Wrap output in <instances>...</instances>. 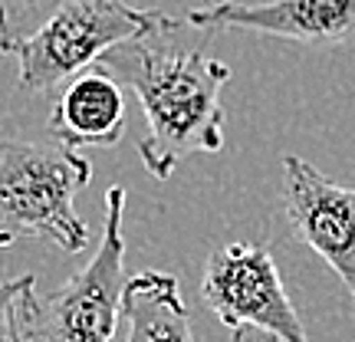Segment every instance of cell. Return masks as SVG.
<instances>
[{
    "instance_id": "cell-1",
    "label": "cell",
    "mask_w": 355,
    "mask_h": 342,
    "mask_svg": "<svg viewBox=\"0 0 355 342\" xmlns=\"http://www.w3.org/2000/svg\"><path fill=\"white\" fill-rule=\"evenodd\" d=\"M214 30H198L188 20L158 13L145 33L102 56L119 86L141 102L148 132L139 142V158L158 181H168L181 158L214 155L224 148V89L230 66L207 53Z\"/></svg>"
},
{
    "instance_id": "cell-2",
    "label": "cell",
    "mask_w": 355,
    "mask_h": 342,
    "mask_svg": "<svg viewBox=\"0 0 355 342\" xmlns=\"http://www.w3.org/2000/svg\"><path fill=\"white\" fill-rule=\"evenodd\" d=\"M92 165L66 145L0 139V250L20 237H43L66 254L89 243L76 194L89 185Z\"/></svg>"
},
{
    "instance_id": "cell-3",
    "label": "cell",
    "mask_w": 355,
    "mask_h": 342,
    "mask_svg": "<svg viewBox=\"0 0 355 342\" xmlns=\"http://www.w3.org/2000/svg\"><path fill=\"white\" fill-rule=\"evenodd\" d=\"M125 188L105 191V224L96 254L76 277L37 296V283L17 300V332L24 342H119L122 290H125Z\"/></svg>"
},
{
    "instance_id": "cell-4",
    "label": "cell",
    "mask_w": 355,
    "mask_h": 342,
    "mask_svg": "<svg viewBox=\"0 0 355 342\" xmlns=\"http://www.w3.org/2000/svg\"><path fill=\"white\" fill-rule=\"evenodd\" d=\"M162 10H139L125 0H63L33 37L7 56L20 63V89L53 92L86 73L115 46L145 33Z\"/></svg>"
},
{
    "instance_id": "cell-5",
    "label": "cell",
    "mask_w": 355,
    "mask_h": 342,
    "mask_svg": "<svg viewBox=\"0 0 355 342\" xmlns=\"http://www.w3.org/2000/svg\"><path fill=\"white\" fill-rule=\"evenodd\" d=\"M201 296L230 330H257L277 342H309L277 260L260 243L217 247L204 264Z\"/></svg>"
},
{
    "instance_id": "cell-6",
    "label": "cell",
    "mask_w": 355,
    "mask_h": 342,
    "mask_svg": "<svg viewBox=\"0 0 355 342\" xmlns=\"http://www.w3.org/2000/svg\"><path fill=\"white\" fill-rule=\"evenodd\" d=\"M283 214L296 241L339 273L355 306V185L332 181L300 155H283Z\"/></svg>"
},
{
    "instance_id": "cell-7",
    "label": "cell",
    "mask_w": 355,
    "mask_h": 342,
    "mask_svg": "<svg viewBox=\"0 0 355 342\" xmlns=\"http://www.w3.org/2000/svg\"><path fill=\"white\" fill-rule=\"evenodd\" d=\"M184 20L198 30H250L313 46H336L355 40V0H211Z\"/></svg>"
},
{
    "instance_id": "cell-8",
    "label": "cell",
    "mask_w": 355,
    "mask_h": 342,
    "mask_svg": "<svg viewBox=\"0 0 355 342\" xmlns=\"http://www.w3.org/2000/svg\"><path fill=\"white\" fill-rule=\"evenodd\" d=\"M53 139L83 152L109 148L125 132V92L105 69L92 66L60 89V99L50 112Z\"/></svg>"
},
{
    "instance_id": "cell-9",
    "label": "cell",
    "mask_w": 355,
    "mask_h": 342,
    "mask_svg": "<svg viewBox=\"0 0 355 342\" xmlns=\"http://www.w3.org/2000/svg\"><path fill=\"white\" fill-rule=\"evenodd\" d=\"M122 316L128 319L125 342H194L181 287L162 270H141L125 280Z\"/></svg>"
},
{
    "instance_id": "cell-10",
    "label": "cell",
    "mask_w": 355,
    "mask_h": 342,
    "mask_svg": "<svg viewBox=\"0 0 355 342\" xmlns=\"http://www.w3.org/2000/svg\"><path fill=\"white\" fill-rule=\"evenodd\" d=\"M63 0H0V53L33 37ZM211 3V0H207Z\"/></svg>"
},
{
    "instance_id": "cell-11",
    "label": "cell",
    "mask_w": 355,
    "mask_h": 342,
    "mask_svg": "<svg viewBox=\"0 0 355 342\" xmlns=\"http://www.w3.org/2000/svg\"><path fill=\"white\" fill-rule=\"evenodd\" d=\"M37 277H17L0 280V342H13V326H17V300L26 287H33Z\"/></svg>"
},
{
    "instance_id": "cell-12",
    "label": "cell",
    "mask_w": 355,
    "mask_h": 342,
    "mask_svg": "<svg viewBox=\"0 0 355 342\" xmlns=\"http://www.w3.org/2000/svg\"><path fill=\"white\" fill-rule=\"evenodd\" d=\"M230 342H277V339H270V336H263V332H257V330H234Z\"/></svg>"
},
{
    "instance_id": "cell-13",
    "label": "cell",
    "mask_w": 355,
    "mask_h": 342,
    "mask_svg": "<svg viewBox=\"0 0 355 342\" xmlns=\"http://www.w3.org/2000/svg\"><path fill=\"white\" fill-rule=\"evenodd\" d=\"M13 342H24L20 339V332H17V326H13Z\"/></svg>"
}]
</instances>
